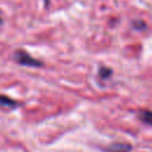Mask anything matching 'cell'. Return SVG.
Masks as SVG:
<instances>
[{
    "label": "cell",
    "mask_w": 152,
    "mask_h": 152,
    "mask_svg": "<svg viewBox=\"0 0 152 152\" xmlns=\"http://www.w3.org/2000/svg\"><path fill=\"white\" fill-rule=\"evenodd\" d=\"M99 74H100V76H101L102 78H107V77H109V75L112 74V70H110V69H107V68H101L100 71H99Z\"/></svg>",
    "instance_id": "5"
},
{
    "label": "cell",
    "mask_w": 152,
    "mask_h": 152,
    "mask_svg": "<svg viewBox=\"0 0 152 152\" xmlns=\"http://www.w3.org/2000/svg\"><path fill=\"white\" fill-rule=\"evenodd\" d=\"M14 59L17 63H19L21 65H28V66H40L42 65V62L34 59L32 56H30L24 50H17L14 52Z\"/></svg>",
    "instance_id": "1"
},
{
    "label": "cell",
    "mask_w": 152,
    "mask_h": 152,
    "mask_svg": "<svg viewBox=\"0 0 152 152\" xmlns=\"http://www.w3.org/2000/svg\"><path fill=\"white\" fill-rule=\"evenodd\" d=\"M0 24H1V17H0Z\"/></svg>",
    "instance_id": "6"
},
{
    "label": "cell",
    "mask_w": 152,
    "mask_h": 152,
    "mask_svg": "<svg viewBox=\"0 0 152 152\" xmlns=\"http://www.w3.org/2000/svg\"><path fill=\"white\" fill-rule=\"evenodd\" d=\"M131 150V145L128 144H124V142H115L108 146L107 151L108 152H129Z\"/></svg>",
    "instance_id": "2"
},
{
    "label": "cell",
    "mask_w": 152,
    "mask_h": 152,
    "mask_svg": "<svg viewBox=\"0 0 152 152\" xmlns=\"http://www.w3.org/2000/svg\"><path fill=\"white\" fill-rule=\"evenodd\" d=\"M0 106L6 107V108H14V107L18 106V102H15L14 100H12L8 96L0 95Z\"/></svg>",
    "instance_id": "3"
},
{
    "label": "cell",
    "mask_w": 152,
    "mask_h": 152,
    "mask_svg": "<svg viewBox=\"0 0 152 152\" xmlns=\"http://www.w3.org/2000/svg\"><path fill=\"white\" fill-rule=\"evenodd\" d=\"M139 118L142 122L147 124V125H151L152 126V110H148V109H144L139 113Z\"/></svg>",
    "instance_id": "4"
}]
</instances>
